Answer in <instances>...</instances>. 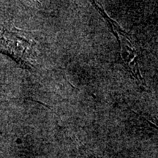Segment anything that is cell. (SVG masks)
Wrapping results in <instances>:
<instances>
[{"mask_svg": "<svg viewBox=\"0 0 158 158\" xmlns=\"http://www.w3.org/2000/svg\"><path fill=\"white\" fill-rule=\"evenodd\" d=\"M94 5L98 9L102 16L106 19V20H107L111 28L113 29L116 37H118V40L120 43V46H121V57L125 64V66H127V70L133 74L134 78L137 79L140 84H144L139 70V66H138L137 60L138 54L129 37L127 36V34L124 33V31L122 30V29L118 27V25L115 21L108 16L103 10L99 7L98 4L94 2Z\"/></svg>", "mask_w": 158, "mask_h": 158, "instance_id": "obj_1", "label": "cell"}, {"mask_svg": "<svg viewBox=\"0 0 158 158\" xmlns=\"http://www.w3.org/2000/svg\"><path fill=\"white\" fill-rule=\"evenodd\" d=\"M0 48L13 55L21 62L29 64L28 61L31 59L29 52L30 50L29 43L20 35L13 31H0Z\"/></svg>", "mask_w": 158, "mask_h": 158, "instance_id": "obj_2", "label": "cell"}]
</instances>
